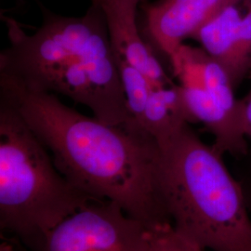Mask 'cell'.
<instances>
[{"label":"cell","instance_id":"9a60e30c","mask_svg":"<svg viewBox=\"0 0 251 251\" xmlns=\"http://www.w3.org/2000/svg\"><path fill=\"white\" fill-rule=\"evenodd\" d=\"M251 251V248H250V249H248V250H247V251Z\"/></svg>","mask_w":251,"mask_h":251},{"label":"cell","instance_id":"8992f818","mask_svg":"<svg viewBox=\"0 0 251 251\" xmlns=\"http://www.w3.org/2000/svg\"><path fill=\"white\" fill-rule=\"evenodd\" d=\"M192 39L228 74L234 89L251 64V0H228Z\"/></svg>","mask_w":251,"mask_h":251},{"label":"cell","instance_id":"ba28073f","mask_svg":"<svg viewBox=\"0 0 251 251\" xmlns=\"http://www.w3.org/2000/svg\"><path fill=\"white\" fill-rule=\"evenodd\" d=\"M103 9L111 44L116 53L145 75L155 86L174 85L166 73L157 54L153 51L137 23V10L118 6L110 0H92Z\"/></svg>","mask_w":251,"mask_h":251},{"label":"cell","instance_id":"7c38bea8","mask_svg":"<svg viewBox=\"0 0 251 251\" xmlns=\"http://www.w3.org/2000/svg\"><path fill=\"white\" fill-rule=\"evenodd\" d=\"M247 77L251 80V64ZM240 105L244 132L247 138H251V90L246 97L240 99Z\"/></svg>","mask_w":251,"mask_h":251},{"label":"cell","instance_id":"2e32d148","mask_svg":"<svg viewBox=\"0 0 251 251\" xmlns=\"http://www.w3.org/2000/svg\"><path fill=\"white\" fill-rule=\"evenodd\" d=\"M19 2H23V0H18Z\"/></svg>","mask_w":251,"mask_h":251},{"label":"cell","instance_id":"8fae6325","mask_svg":"<svg viewBox=\"0 0 251 251\" xmlns=\"http://www.w3.org/2000/svg\"><path fill=\"white\" fill-rule=\"evenodd\" d=\"M141 251H208L166 222L145 228Z\"/></svg>","mask_w":251,"mask_h":251},{"label":"cell","instance_id":"52a82bcc","mask_svg":"<svg viewBox=\"0 0 251 251\" xmlns=\"http://www.w3.org/2000/svg\"><path fill=\"white\" fill-rule=\"evenodd\" d=\"M228 0H157L142 2L141 33L157 55L171 58L223 8Z\"/></svg>","mask_w":251,"mask_h":251},{"label":"cell","instance_id":"7a4b0ae2","mask_svg":"<svg viewBox=\"0 0 251 251\" xmlns=\"http://www.w3.org/2000/svg\"><path fill=\"white\" fill-rule=\"evenodd\" d=\"M42 14V25L33 35L1 14L9 45L0 54V76L32 91L64 95L108 124L137 125L100 5L92 1L82 17L61 16L45 8Z\"/></svg>","mask_w":251,"mask_h":251},{"label":"cell","instance_id":"5bb4252c","mask_svg":"<svg viewBox=\"0 0 251 251\" xmlns=\"http://www.w3.org/2000/svg\"><path fill=\"white\" fill-rule=\"evenodd\" d=\"M1 251H12V250H11V247L8 246L6 243H4L1 246Z\"/></svg>","mask_w":251,"mask_h":251},{"label":"cell","instance_id":"277c9868","mask_svg":"<svg viewBox=\"0 0 251 251\" xmlns=\"http://www.w3.org/2000/svg\"><path fill=\"white\" fill-rule=\"evenodd\" d=\"M92 198L58 171L18 112L0 100V224L36 247L46 233Z\"/></svg>","mask_w":251,"mask_h":251},{"label":"cell","instance_id":"5b68a950","mask_svg":"<svg viewBox=\"0 0 251 251\" xmlns=\"http://www.w3.org/2000/svg\"><path fill=\"white\" fill-rule=\"evenodd\" d=\"M116 204L92 199L46 233L37 251H141L145 228Z\"/></svg>","mask_w":251,"mask_h":251},{"label":"cell","instance_id":"30bf717a","mask_svg":"<svg viewBox=\"0 0 251 251\" xmlns=\"http://www.w3.org/2000/svg\"><path fill=\"white\" fill-rule=\"evenodd\" d=\"M188 124H194V120L180 85L153 86L146 100L139 126L160 145Z\"/></svg>","mask_w":251,"mask_h":251},{"label":"cell","instance_id":"4fadbf2b","mask_svg":"<svg viewBox=\"0 0 251 251\" xmlns=\"http://www.w3.org/2000/svg\"><path fill=\"white\" fill-rule=\"evenodd\" d=\"M110 1L116 3L118 6H121V7L125 8V9L137 10L138 9V6L144 0H110Z\"/></svg>","mask_w":251,"mask_h":251},{"label":"cell","instance_id":"6da1fadb","mask_svg":"<svg viewBox=\"0 0 251 251\" xmlns=\"http://www.w3.org/2000/svg\"><path fill=\"white\" fill-rule=\"evenodd\" d=\"M0 100L18 112L75 188L116 204L147 227L171 222L159 185L161 149L143 128L86 117L55 94L4 76Z\"/></svg>","mask_w":251,"mask_h":251},{"label":"cell","instance_id":"9c48e42d","mask_svg":"<svg viewBox=\"0 0 251 251\" xmlns=\"http://www.w3.org/2000/svg\"><path fill=\"white\" fill-rule=\"evenodd\" d=\"M179 85L194 124L201 123L213 135L216 149L234 157L246 156L249 147L241 120L229 114L200 83Z\"/></svg>","mask_w":251,"mask_h":251},{"label":"cell","instance_id":"3957f363","mask_svg":"<svg viewBox=\"0 0 251 251\" xmlns=\"http://www.w3.org/2000/svg\"><path fill=\"white\" fill-rule=\"evenodd\" d=\"M159 147V185L171 225L206 251L251 248L245 193L224 154L205 144L190 124Z\"/></svg>","mask_w":251,"mask_h":251}]
</instances>
